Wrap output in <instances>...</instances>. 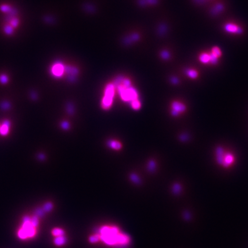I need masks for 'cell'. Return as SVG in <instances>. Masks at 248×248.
Instances as JSON below:
<instances>
[{"label":"cell","mask_w":248,"mask_h":248,"mask_svg":"<svg viewBox=\"0 0 248 248\" xmlns=\"http://www.w3.org/2000/svg\"><path fill=\"white\" fill-rule=\"evenodd\" d=\"M171 82L172 83H174V84H177V83H178V82H179V80H178V79L177 78H171Z\"/></svg>","instance_id":"obj_20"},{"label":"cell","mask_w":248,"mask_h":248,"mask_svg":"<svg viewBox=\"0 0 248 248\" xmlns=\"http://www.w3.org/2000/svg\"><path fill=\"white\" fill-rule=\"evenodd\" d=\"M221 27L223 32L230 36H240L245 32L243 26L234 20H229L223 23Z\"/></svg>","instance_id":"obj_4"},{"label":"cell","mask_w":248,"mask_h":248,"mask_svg":"<svg viewBox=\"0 0 248 248\" xmlns=\"http://www.w3.org/2000/svg\"><path fill=\"white\" fill-rule=\"evenodd\" d=\"M116 87L114 83H109L106 86L105 94L101 102L102 107L108 110L112 106L113 98L115 94Z\"/></svg>","instance_id":"obj_5"},{"label":"cell","mask_w":248,"mask_h":248,"mask_svg":"<svg viewBox=\"0 0 248 248\" xmlns=\"http://www.w3.org/2000/svg\"><path fill=\"white\" fill-rule=\"evenodd\" d=\"M54 206L52 204V203L51 202H47L45 203L44 205H43L42 209L43 210L44 212H50L52 210V209H53Z\"/></svg>","instance_id":"obj_17"},{"label":"cell","mask_w":248,"mask_h":248,"mask_svg":"<svg viewBox=\"0 0 248 248\" xmlns=\"http://www.w3.org/2000/svg\"><path fill=\"white\" fill-rule=\"evenodd\" d=\"M226 152L222 147H217L215 151V154H216V161L217 163L221 166H222L225 156L226 155Z\"/></svg>","instance_id":"obj_9"},{"label":"cell","mask_w":248,"mask_h":248,"mask_svg":"<svg viewBox=\"0 0 248 248\" xmlns=\"http://www.w3.org/2000/svg\"><path fill=\"white\" fill-rule=\"evenodd\" d=\"M66 67L63 64L61 63H55L51 69V73L55 77H61L66 72Z\"/></svg>","instance_id":"obj_8"},{"label":"cell","mask_w":248,"mask_h":248,"mask_svg":"<svg viewBox=\"0 0 248 248\" xmlns=\"http://www.w3.org/2000/svg\"><path fill=\"white\" fill-rule=\"evenodd\" d=\"M67 241V238L65 237V235L63 236H57L55 237L54 239V243L56 246H62L64 245Z\"/></svg>","instance_id":"obj_10"},{"label":"cell","mask_w":248,"mask_h":248,"mask_svg":"<svg viewBox=\"0 0 248 248\" xmlns=\"http://www.w3.org/2000/svg\"><path fill=\"white\" fill-rule=\"evenodd\" d=\"M226 9V4L223 0H217L210 5L209 14L211 16H217L223 13Z\"/></svg>","instance_id":"obj_6"},{"label":"cell","mask_w":248,"mask_h":248,"mask_svg":"<svg viewBox=\"0 0 248 248\" xmlns=\"http://www.w3.org/2000/svg\"><path fill=\"white\" fill-rule=\"evenodd\" d=\"M37 228L31 222V217L25 215L23 218L21 227L17 230V237L21 240L33 238L37 235Z\"/></svg>","instance_id":"obj_3"},{"label":"cell","mask_w":248,"mask_h":248,"mask_svg":"<svg viewBox=\"0 0 248 248\" xmlns=\"http://www.w3.org/2000/svg\"><path fill=\"white\" fill-rule=\"evenodd\" d=\"M186 75L190 79H197L198 77V72L195 70V69H192V68H188L185 71Z\"/></svg>","instance_id":"obj_11"},{"label":"cell","mask_w":248,"mask_h":248,"mask_svg":"<svg viewBox=\"0 0 248 248\" xmlns=\"http://www.w3.org/2000/svg\"><path fill=\"white\" fill-rule=\"evenodd\" d=\"M172 191L174 194H179L181 191V187H180V184L178 183H175L172 187Z\"/></svg>","instance_id":"obj_18"},{"label":"cell","mask_w":248,"mask_h":248,"mask_svg":"<svg viewBox=\"0 0 248 248\" xmlns=\"http://www.w3.org/2000/svg\"><path fill=\"white\" fill-rule=\"evenodd\" d=\"M9 130V123L8 122H5L3 124L0 126V133L2 135H6Z\"/></svg>","instance_id":"obj_13"},{"label":"cell","mask_w":248,"mask_h":248,"mask_svg":"<svg viewBox=\"0 0 248 248\" xmlns=\"http://www.w3.org/2000/svg\"><path fill=\"white\" fill-rule=\"evenodd\" d=\"M171 50H169V49H164V50H162L161 51V58L164 60H169V59H171V56H172V54H171Z\"/></svg>","instance_id":"obj_14"},{"label":"cell","mask_w":248,"mask_h":248,"mask_svg":"<svg viewBox=\"0 0 248 248\" xmlns=\"http://www.w3.org/2000/svg\"><path fill=\"white\" fill-rule=\"evenodd\" d=\"M194 5L198 6H203L206 5H210L217 0H191Z\"/></svg>","instance_id":"obj_12"},{"label":"cell","mask_w":248,"mask_h":248,"mask_svg":"<svg viewBox=\"0 0 248 248\" xmlns=\"http://www.w3.org/2000/svg\"><path fill=\"white\" fill-rule=\"evenodd\" d=\"M109 146L112 148L115 149V150H119L122 147L121 143L117 141H111L109 143Z\"/></svg>","instance_id":"obj_16"},{"label":"cell","mask_w":248,"mask_h":248,"mask_svg":"<svg viewBox=\"0 0 248 248\" xmlns=\"http://www.w3.org/2000/svg\"><path fill=\"white\" fill-rule=\"evenodd\" d=\"M222 56L221 48L217 45L212 46L210 49L203 51L199 54L198 59L203 64L217 65Z\"/></svg>","instance_id":"obj_2"},{"label":"cell","mask_w":248,"mask_h":248,"mask_svg":"<svg viewBox=\"0 0 248 248\" xmlns=\"http://www.w3.org/2000/svg\"><path fill=\"white\" fill-rule=\"evenodd\" d=\"M1 81L2 82V83H6V81H7V78H6L5 76H1Z\"/></svg>","instance_id":"obj_21"},{"label":"cell","mask_w":248,"mask_h":248,"mask_svg":"<svg viewBox=\"0 0 248 248\" xmlns=\"http://www.w3.org/2000/svg\"><path fill=\"white\" fill-rule=\"evenodd\" d=\"M186 107L183 104L179 101H174L171 104V114L172 116L176 117L186 110Z\"/></svg>","instance_id":"obj_7"},{"label":"cell","mask_w":248,"mask_h":248,"mask_svg":"<svg viewBox=\"0 0 248 248\" xmlns=\"http://www.w3.org/2000/svg\"><path fill=\"white\" fill-rule=\"evenodd\" d=\"M155 167H156V164H155V162L154 161H150L149 163V171H152L155 169Z\"/></svg>","instance_id":"obj_19"},{"label":"cell","mask_w":248,"mask_h":248,"mask_svg":"<svg viewBox=\"0 0 248 248\" xmlns=\"http://www.w3.org/2000/svg\"><path fill=\"white\" fill-rule=\"evenodd\" d=\"M52 235L55 237L57 236H63L65 235V231L63 229H62L60 228H55L54 229L52 230L51 231Z\"/></svg>","instance_id":"obj_15"},{"label":"cell","mask_w":248,"mask_h":248,"mask_svg":"<svg viewBox=\"0 0 248 248\" xmlns=\"http://www.w3.org/2000/svg\"><path fill=\"white\" fill-rule=\"evenodd\" d=\"M99 241L107 246L114 248H124L129 245L130 238L118 227L113 225H105L99 229L97 233Z\"/></svg>","instance_id":"obj_1"}]
</instances>
